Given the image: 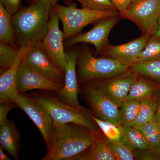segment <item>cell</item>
<instances>
[{
  "label": "cell",
  "mask_w": 160,
  "mask_h": 160,
  "mask_svg": "<svg viewBox=\"0 0 160 160\" xmlns=\"http://www.w3.org/2000/svg\"><path fill=\"white\" fill-rule=\"evenodd\" d=\"M53 126L50 146L42 160H82L92 144V131L75 123L53 120Z\"/></svg>",
  "instance_id": "6da1fadb"
},
{
  "label": "cell",
  "mask_w": 160,
  "mask_h": 160,
  "mask_svg": "<svg viewBox=\"0 0 160 160\" xmlns=\"http://www.w3.org/2000/svg\"><path fill=\"white\" fill-rule=\"evenodd\" d=\"M53 8L50 0H38L12 16V24L19 48L27 49L42 40Z\"/></svg>",
  "instance_id": "7a4b0ae2"
},
{
  "label": "cell",
  "mask_w": 160,
  "mask_h": 160,
  "mask_svg": "<svg viewBox=\"0 0 160 160\" xmlns=\"http://www.w3.org/2000/svg\"><path fill=\"white\" fill-rule=\"evenodd\" d=\"M77 65L78 82L111 78L122 74L130 68L109 57H95L87 47L83 48L79 52Z\"/></svg>",
  "instance_id": "3957f363"
},
{
  "label": "cell",
  "mask_w": 160,
  "mask_h": 160,
  "mask_svg": "<svg viewBox=\"0 0 160 160\" xmlns=\"http://www.w3.org/2000/svg\"><path fill=\"white\" fill-rule=\"evenodd\" d=\"M49 113L53 121L60 123H74L88 128L92 131L99 127L90 115L83 108L69 106L58 98L55 95L47 92L33 93L31 97Z\"/></svg>",
  "instance_id": "277c9868"
},
{
  "label": "cell",
  "mask_w": 160,
  "mask_h": 160,
  "mask_svg": "<svg viewBox=\"0 0 160 160\" xmlns=\"http://www.w3.org/2000/svg\"><path fill=\"white\" fill-rule=\"evenodd\" d=\"M53 9L58 16L63 25L64 40L81 32L87 25L94 23L105 18L120 14L118 11H100L78 9L75 3L67 6L57 3Z\"/></svg>",
  "instance_id": "5b68a950"
},
{
  "label": "cell",
  "mask_w": 160,
  "mask_h": 160,
  "mask_svg": "<svg viewBox=\"0 0 160 160\" xmlns=\"http://www.w3.org/2000/svg\"><path fill=\"white\" fill-rule=\"evenodd\" d=\"M122 17L135 23L144 34H155L160 17V0H133Z\"/></svg>",
  "instance_id": "8992f818"
},
{
  "label": "cell",
  "mask_w": 160,
  "mask_h": 160,
  "mask_svg": "<svg viewBox=\"0 0 160 160\" xmlns=\"http://www.w3.org/2000/svg\"><path fill=\"white\" fill-rule=\"evenodd\" d=\"M59 20L53 8L48 31L41 43L52 62L65 75L67 62L63 43L64 35L59 28Z\"/></svg>",
  "instance_id": "52a82bcc"
},
{
  "label": "cell",
  "mask_w": 160,
  "mask_h": 160,
  "mask_svg": "<svg viewBox=\"0 0 160 160\" xmlns=\"http://www.w3.org/2000/svg\"><path fill=\"white\" fill-rule=\"evenodd\" d=\"M16 106L22 110L39 130L47 146L49 148L53 134V120L42 106L31 97L20 94L15 102Z\"/></svg>",
  "instance_id": "ba28073f"
},
{
  "label": "cell",
  "mask_w": 160,
  "mask_h": 160,
  "mask_svg": "<svg viewBox=\"0 0 160 160\" xmlns=\"http://www.w3.org/2000/svg\"><path fill=\"white\" fill-rule=\"evenodd\" d=\"M120 14L105 18L94 22V26L85 33L81 32L67 40L68 46L78 43H88L93 45L99 53L109 45V33L119 20Z\"/></svg>",
  "instance_id": "9c48e42d"
},
{
  "label": "cell",
  "mask_w": 160,
  "mask_h": 160,
  "mask_svg": "<svg viewBox=\"0 0 160 160\" xmlns=\"http://www.w3.org/2000/svg\"><path fill=\"white\" fill-rule=\"evenodd\" d=\"M23 58L35 71L50 81L64 86L65 75L52 62L44 50L41 42L26 49Z\"/></svg>",
  "instance_id": "30bf717a"
},
{
  "label": "cell",
  "mask_w": 160,
  "mask_h": 160,
  "mask_svg": "<svg viewBox=\"0 0 160 160\" xmlns=\"http://www.w3.org/2000/svg\"><path fill=\"white\" fill-rule=\"evenodd\" d=\"M139 75L129 68L114 77L97 82L93 86L104 92L119 107L127 101L130 88Z\"/></svg>",
  "instance_id": "8fae6325"
},
{
  "label": "cell",
  "mask_w": 160,
  "mask_h": 160,
  "mask_svg": "<svg viewBox=\"0 0 160 160\" xmlns=\"http://www.w3.org/2000/svg\"><path fill=\"white\" fill-rule=\"evenodd\" d=\"M17 86L19 94H25L33 89L56 92L61 90L63 85L54 82L35 71L22 59L17 75Z\"/></svg>",
  "instance_id": "7c38bea8"
},
{
  "label": "cell",
  "mask_w": 160,
  "mask_h": 160,
  "mask_svg": "<svg viewBox=\"0 0 160 160\" xmlns=\"http://www.w3.org/2000/svg\"><path fill=\"white\" fill-rule=\"evenodd\" d=\"M86 101L96 117L121 126L119 107L104 92L93 85L86 90Z\"/></svg>",
  "instance_id": "4fadbf2b"
},
{
  "label": "cell",
  "mask_w": 160,
  "mask_h": 160,
  "mask_svg": "<svg viewBox=\"0 0 160 160\" xmlns=\"http://www.w3.org/2000/svg\"><path fill=\"white\" fill-rule=\"evenodd\" d=\"M79 52L73 50L66 52L67 66L64 86L61 90L55 92L54 95L59 99L69 106L82 109L83 107L78 100L79 89L76 68Z\"/></svg>",
  "instance_id": "5bb4252c"
},
{
  "label": "cell",
  "mask_w": 160,
  "mask_h": 160,
  "mask_svg": "<svg viewBox=\"0 0 160 160\" xmlns=\"http://www.w3.org/2000/svg\"><path fill=\"white\" fill-rule=\"evenodd\" d=\"M150 36L144 34L138 38L119 46L109 44L99 53L102 52L106 57L118 60L130 68L136 62L138 57L146 47Z\"/></svg>",
  "instance_id": "9a60e30c"
},
{
  "label": "cell",
  "mask_w": 160,
  "mask_h": 160,
  "mask_svg": "<svg viewBox=\"0 0 160 160\" xmlns=\"http://www.w3.org/2000/svg\"><path fill=\"white\" fill-rule=\"evenodd\" d=\"M25 51L20 55L12 66L0 76V102L15 105V102L20 95L17 86L18 67Z\"/></svg>",
  "instance_id": "2e32d148"
},
{
  "label": "cell",
  "mask_w": 160,
  "mask_h": 160,
  "mask_svg": "<svg viewBox=\"0 0 160 160\" xmlns=\"http://www.w3.org/2000/svg\"><path fill=\"white\" fill-rule=\"evenodd\" d=\"M0 144L15 160L18 159L20 134L13 121L7 119L0 122Z\"/></svg>",
  "instance_id": "e0dca14e"
},
{
  "label": "cell",
  "mask_w": 160,
  "mask_h": 160,
  "mask_svg": "<svg viewBox=\"0 0 160 160\" xmlns=\"http://www.w3.org/2000/svg\"><path fill=\"white\" fill-rule=\"evenodd\" d=\"M92 144L82 160H116L109 145V141L99 129L92 131Z\"/></svg>",
  "instance_id": "ac0fdd59"
},
{
  "label": "cell",
  "mask_w": 160,
  "mask_h": 160,
  "mask_svg": "<svg viewBox=\"0 0 160 160\" xmlns=\"http://www.w3.org/2000/svg\"><path fill=\"white\" fill-rule=\"evenodd\" d=\"M160 87V84L153 80L139 75L132 85L127 101H141L153 95Z\"/></svg>",
  "instance_id": "d6986e66"
},
{
  "label": "cell",
  "mask_w": 160,
  "mask_h": 160,
  "mask_svg": "<svg viewBox=\"0 0 160 160\" xmlns=\"http://www.w3.org/2000/svg\"><path fill=\"white\" fill-rule=\"evenodd\" d=\"M122 133L121 141L132 150H145L149 149L144 135L139 129L133 127L118 126Z\"/></svg>",
  "instance_id": "ffe728a7"
},
{
  "label": "cell",
  "mask_w": 160,
  "mask_h": 160,
  "mask_svg": "<svg viewBox=\"0 0 160 160\" xmlns=\"http://www.w3.org/2000/svg\"><path fill=\"white\" fill-rule=\"evenodd\" d=\"M12 17L0 4V41L18 47L19 45L12 24Z\"/></svg>",
  "instance_id": "44dd1931"
},
{
  "label": "cell",
  "mask_w": 160,
  "mask_h": 160,
  "mask_svg": "<svg viewBox=\"0 0 160 160\" xmlns=\"http://www.w3.org/2000/svg\"><path fill=\"white\" fill-rule=\"evenodd\" d=\"M26 49L2 42L0 43V67L3 73L14 64L18 58Z\"/></svg>",
  "instance_id": "7402d4cb"
},
{
  "label": "cell",
  "mask_w": 160,
  "mask_h": 160,
  "mask_svg": "<svg viewBox=\"0 0 160 160\" xmlns=\"http://www.w3.org/2000/svg\"><path fill=\"white\" fill-rule=\"evenodd\" d=\"M157 106V100L152 96L141 100L139 110L133 127L142 126L152 121L156 110Z\"/></svg>",
  "instance_id": "603a6c76"
},
{
  "label": "cell",
  "mask_w": 160,
  "mask_h": 160,
  "mask_svg": "<svg viewBox=\"0 0 160 160\" xmlns=\"http://www.w3.org/2000/svg\"><path fill=\"white\" fill-rule=\"evenodd\" d=\"M140 101H126L119 107L121 126H133L137 118Z\"/></svg>",
  "instance_id": "cb8c5ba5"
},
{
  "label": "cell",
  "mask_w": 160,
  "mask_h": 160,
  "mask_svg": "<svg viewBox=\"0 0 160 160\" xmlns=\"http://www.w3.org/2000/svg\"><path fill=\"white\" fill-rule=\"evenodd\" d=\"M159 60H160V37L152 35L138 57L136 63L149 62Z\"/></svg>",
  "instance_id": "d4e9b609"
},
{
  "label": "cell",
  "mask_w": 160,
  "mask_h": 160,
  "mask_svg": "<svg viewBox=\"0 0 160 160\" xmlns=\"http://www.w3.org/2000/svg\"><path fill=\"white\" fill-rule=\"evenodd\" d=\"M130 69L139 75L149 78L160 84V60L146 63H136Z\"/></svg>",
  "instance_id": "484cf974"
},
{
  "label": "cell",
  "mask_w": 160,
  "mask_h": 160,
  "mask_svg": "<svg viewBox=\"0 0 160 160\" xmlns=\"http://www.w3.org/2000/svg\"><path fill=\"white\" fill-rule=\"evenodd\" d=\"M134 127L139 129L144 135L149 149L160 151V131L153 121Z\"/></svg>",
  "instance_id": "4316f807"
},
{
  "label": "cell",
  "mask_w": 160,
  "mask_h": 160,
  "mask_svg": "<svg viewBox=\"0 0 160 160\" xmlns=\"http://www.w3.org/2000/svg\"><path fill=\"white\" fill-rule=\"evenodd\" d=\"M92 118L109 141L116 142L122 140V133L118 126L94 116L92 115Z\"/></svg>",
  "instance_id": "83f0119b"
},
{
  "label": "cell",
  "mask_w": 160,
  "mask_h": 160,
  "mask_svg": "<svg viewBox=\"0 0 160 160\" xmlns=\"http://www.w3.org/2000/svg\"><path fill=\"white\" fill-rule=\"evenodd\" d=\"M80 3L82 8L100 11H118L110 0H71Z\"/></svg>",
  "instance_id": "f1b7e54d"
},
{
  "label": "cell",
  "mask_w": 160,
  "mask_h": 160,
  "mask_svg": "<svg viewBox=\"0 0 160 160\" xmlns=\"http://www.w3.org/2000/svg\"><path fill=\"white\" fill-rule=\"evenodd\" d=\"M109 146L116 160L134 159V151L125 145L122 141H109Z\"/></svg>",
  "instance_id": "f546056e"
},
{
  "label": "cell",
  "mask_w": 160,
  "mask_h": 160,
  "mask_svg": "<svg viewBox=\"0 0 160 160\" xmlns=\"http://www.w3.org/2000/svg\"><path fill=\"white\" fill-rule=\"evenodd\" d=\"M134 159L142 160H160V151L150 149L134 151Z\"/></svg>",
  "instance_id": "4dcf8cb0"
},
{
  "label": "cell",
  "mask_w": 160,
  "mask_h": 160,
  "mask_svg": "<svg viewBox=\"0 0 160 160\" xmlns=\"http://www.w3.org/2000/svg\"><path fill=\"white\" fill-rule=\"evenodd\" d=\"M21 0H0V4L12 16L20 8Z\"/></svg>",
  "instance_id": "1f68e13d"
},
{
  "label": "cell",
  "mask_w": 160,
  "mask_h": 160,
  "mask_svg": "<svg viewBox=\"0 0 160 160\" xmlns=\"http://www.w3.org/2000/svg\"><path fill=\"white\" fill-rule=\"evenodd\" d=\"M117 9L120 14L124 13L133 0H110Z\"/></svg>",
  "instance_id": "d6a6232c"
},
{
  "label": "cell",
  "mask_w": 160,
  "mask_h": 160,
  "mask_svg": "<svg viewBox=\"0 0 160 160\" xmlns=\"http://www.w3.org/2000/svg\"><path fill=\"white\" fill-rule=\"evenodd\" d=\"M0 103V122H2L8 119L7 115L12 109L13 105L5 102Z\"/></svg>",
  "instance_id": "836d02e7"
},
{
  "label": "cell",
  "mask_w": 160,
  "mask_h": 160,
  "mask_svg": "<svg viewBox=\"0 0 160 160\" xmlns=\"http://www.w3.org/2000/svg\"><path fill=\"white\" fill-rule=\"evenodd\" d=\"M152 121L157 126L160 131V99L157 100L156 110Z\"/></svg>",
  "instance_id": "e575fe53"
},
{
  "label": "cell",
  "mask_w": 160,
  "mask_h": 160,
  "mask_svg": "<svg viewBox=\"0 0 160 160\" xmlns=\"http://www.w3.org/2000/svg\"><path fill=\"white\" fill-rule=\"evenodd\" d=\"M2 148L0 147V160H10V158L5 154L3 152Z\"/></svg>",
  "instance_id": "d590c367"
},
{
  "label": "cell",
  "mask_w": 160,
  "mask_h": 160,
  "mask_svg": "<svg viewBox=\"0 0 160 160\" xmlns=\"http://www.w3.org/2000/svg\"><path fill=\"white\" fill-rule=\"evenodd\" d=\"M155 35L158 36L160 37V17L158 21V28L157 31L156 32V33H155Z\"/></svg>",
  "instance_id": "8d00e7d4"
},
{
  "label": "cell",
  "mask_w": 160,
  "mask_h": 160,
  "mask_svg": "<svg viewBox=\"0 0 160 160\" xmlns=\"http://www.w3.org/2000/svg\"><path fill=\"white\" fill-rule=\"evenodd\" d=\"M38 0H32L31 2H30V3H32L34 2H36ZM51 1L52 3V5L54 6L57 3H58V1H59V0H50Z\"/></svg>",
  "instance_id": "74e56055"
},
{
  "label": "cell",
  "mask_w": 160,
  "mask_h": 160,
  "mask_svg": "<svg viewBox=\"0 0 160 160\" xmlns=\"http://www.w3.org/2000/svg\"><path fill=\"white\" fill-rule=\"evenodd\" d=\"M64 1H65V3H66L67 5H68V6L70 5V4L72 3L71 2V0H64Z\"/></svg>",
  "instance_id": "f35d334b"
}]
</instances>
